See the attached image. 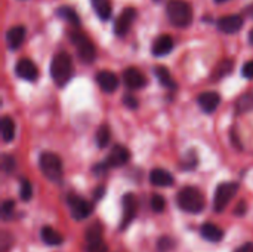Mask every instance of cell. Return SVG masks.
<instances>
[{
	"label": "cell",
	"instance_id": "16",
	"mask_svg": "<svg viewBox=\"0 0 253 252\" xmlns=\"http://www.w3.org/2000/svg\"><path fill=\"white\" fill-rule=\"evenodd\" d=\"M197 102L205 113H213L218 108V105L221 104V97L218 92L208 91V92H203L199 95Z\"/></svg>",
	"mask_w": 253,
	"mask_h": 252
},
{
	"label": "cell",
	"instance_id": "37",
	"mask_svg": "<svg viewBox=\"0 0 253 252\" xmlns=\"http://www.w3.org/2000/svg\"><path fill=\"white\" fill-rule=\"evenodd\" d=\"M234 252H253V244L252 242H248V244L242 245L240 248H237Z\"/></svg>",
	"mask_w": 253,
	"mask_h": 252
},
{
	"label": "cell",
	"instance_id": "6",
	"mask_svg": "<svg viewBox=\"0 0 253 252\" xmlns=\"http://www.w3.org/2000/svg\"><path fill=\"white\" fill-rule=\"evenodd\" d=\"M70 40L73 42V45L77 49V55L82 61L84 62H92L96 56V49L93 46V43L80 31H73L70 34Z\"/></svg>",
	"mask_w": 253,
	"mask_h": 252
},
{
	"label": "cell",
	"instance_id": "12",
	"mask_svg": "<svg viewBox=\"0 0 253 252\" xmlns=\"http://www.w3.org/2000/svg\"><path fill=\"white\" fill-rule=\"evenodd\" d=\"M15 71H16V74L21 79L28 80V82H34L37 79V76H39V71H37L36 64L31 59H28V58L19 59L16 62V65H15Z\"/></svg>",
	"mask_w": 253,
	"mask_h": 252
},
{
	"label": "cell",
	"instance_id": "8",
	"mask_svg": "<svg viewBox=\"0 0 253 252\" xmlns=\"http://www.w3.org/2000/svg\"><path fill=\"white\" fill-rule=\"evenodd\" d=\"M68 205H70L71 217L74 220H77V221L86 220L93 211V205L90 202H87L86 199L79 198V196H70L68 198Z\"/></svg>",
	"mask_w": 253,
	"mask_h": 252
},
{
	"label": "cell",
	"instance_id": "17",
	"mask_svg": "<svg viewBox=\"0 0 253 252\" xmlns=\"http://www.w3.org/2000/svg\"><path fill=\"white\" fill-rule=\"evenodd\" d=\"M150 183L156 187H170L175 183V178L169 171L156 168L150 172Z\"/></svg>",
	"mask_w": 253,
	"mask_h": 252
},
{
	"label": "cell",
	"instance_id": "31",
	"mask_svg": "<svg viewBox=\"0 0 253 252\" xmlns=\"http://www.w3.org/2000/svg\"><path fill=\"white\" fill-rule=\"evenodd\" d=\"M231 70H233V62H231L230 59H225V61H222V62L218 65V68H216V71H215V77H216V79L224 77V76L230 74Z\"/></svg>",
	"mask_w": 253,
	"mask_h": 252
},
{
	"label": "cell",
	"instance_id": "21",
	"mask_svg": "<svg viewBox=\"0 0 253 252\" xmlns=\"http://www.w3.org/2000/svg\"><path fill=\"white\" fill-rule=\"evenodd\" d=\"M40 238H42L43 244L47 245V247H58V245H61V244L64 242V238H62L55 229H52V227H49V226H44V227L42 229Z\"/></svg>",
	"mask_w": 253,
	"mask_h": 252
},
{
	"label": "cell",
	"instance_id": "39",
	"mask_svg": "<svg viewBox=\"0 0 253 252\" xmlns=\"http://www.w3.org/2000/svg\"><path fill=\"white\" fill-rule=\"evenodd\" d=\"M246 12H248V15H251V16L253 18V3L251 4V6H248V7H246Z\"/></svg>",
	"mask_w": 253,
	"mask_h": 252
},
{
	"label": "cell",
	"instance_id": "19",
	"mask_svg": "<svg viewBox=\"0 0 253 252\" xmlns=\"http://www.w3.org/2000/svg\"><path fill=\"white\" fill-rule=\"evenodd\" d=\"M172 49H173V39L168 34H163L156 39V42L153 43L151 52L156 56H165V55L170 53Z\"/></svg>",
	"mask_w": 253,
	"mask_h": 252
},
{
	"label": "cell",
	"instance_id": "32",
	"mask_svg": "<svg viewBox=\"0 0 253 252\" xmlns=\"http://www.w3.org/2000/svg\"><path fill=\"white\" fill-rule=\"evenodd\" d=\"M13 208H15V202L13 201H4L3 202V205H1V215H3L4 220L12 217Z\"/></svg>",
	"mask_w": 253,
	"mask_h": 252
},
{
	"label": "cell",
	"instance_id": "34",
	"mask_svg": "<svg viewBox=\"0 0 253 252\" xmlns=\"http://www.w3.org/2000/svg\"><path fill=\"white\" fill-rule=\"evenodd\" d=\"M13 166H15V160H13V157L12 156H3V168H4V171L6 172H10V171H13Z\"/></svg>",
	"mask_w": 253,
	"mask_h": 252
},
{
	"label": "cell",
	"instance_id": "33",
	"mask_svg": "<svg viewBox=\"0 0 253 252\" xmlns=\"http://www.w3.org/2000/svg\"><path fill=\"white\" fill-rule=\"evenodd\" d=\"M242 74H243V77H246V79H253V59L252 61H248V62L243 65Z\"/></svg>",
	"mask_w": 253,
	"mask_h": 252
},
{
	"label": "cell",
	"instance_id": "13",
	"mask_svg": "<svg viewBox=\"0 0 253 252\" xmlns=\"http://www.w3.org/2000/svg\"><path fill=\"white\" fill-rule=\"evenodd\" d=\"M123 82H125L126 88H129V89H141L147 85L145 76L135 67L126 68L123 71Z\"/></svg>",
	"mask_w": 253,
	"mask_h": 252
},
{
	"label": "cell",
	"instance_id": "35",
	"mask_svg": "<svg viewBox=\"0 0 253 252\" xmlns=\"http://www.w3.org/2000/svg\"><path fill=\"white\" fill-rule=\"evenodd\" d=\"M125 104L129 107V108H132V110H135L136 107H138V101H136V98L135 97H132V95H125Z\"/></svg>",
	"mask_w": 253,
	"mask_h": 252
},
{
	"label": "cell",
	"instance_id": "27",
	"mask_svg": "<svg viewBox=\"0 0 253 252\" xmlns=\"http://www.w3.org/2000/svg\"><path fill=\"white\" fill-rule=\"evenodd\" d=\"M110 138H111V132H110V128L108 125H101L96 131V144L99 149H105L110 143Z\"/></svg>",
	"mask_w": 253,
	"mask_h": 252
},
{
	"label": "cell",
	"instance_id": "15",
	"mask_svg": "<svg viewBox=\"0 0 253 252\" xmlns=\"http://www.w3.org/2000/svg\"><path fill=\"white\" fill-rule=\"evenodd\" d=\"M96 82H98L99 88L107 94H113L119 88V77L113 71L101 70L96 74Z\"/></svg>",
	"mask_w": 253,
	"mask_h": 252
},
{
	"label": "cell",
	"instance_id": "10",
	"mask_svg": "<svg viewBox=\"0 0 253 252\" xmlns=\"http://www.w3.org/2000/svg\"><path fill=\"white\" fill-rule=\"evenodd\" d=\"M122 206H123V215H122V224H120V230H125L135 218L136 211H138V202L135 195L132 193H126L122 199Z\"/></svg>",
	"mask_w": 253,
	"mask_h": 252
},
{
	"label": "cell",
	"instance_id": "18",
	"mask_svg": "<svg viewBox=\"0 0 253 252\" xmlns=\"http://www.w3.org/2000/svg\"><path fill=\"white\" fill-rule=\"evenodd\" d=\"M25 33H27L25 31V27H22V25H15V27L9 28L7 33H6L7 48L10 50H16L22 45V42L25 39Z\"/></svg>",
	"mask_w": 253,
	"mask_h": 252
},
{
	"label": "cell",
	"instance_id": "29",
	"mask_svg": "<svg viewBox=\"0 0 253 252\" xmlns=\"http://www.w3.org/2000/svg\"><path fill=\"white\" fill-rule=\"evenodd\" d=\"M175 245H176V244H175V241H173L172 238L165 236V238H160V239H159V242H157V250H159V252H169L175 248Z\"/></svg>",
	"mask_w": 253,
	"mask_h": 252
},
{
	"label": "cell",
	"instance_id": "26",
	"mask_svg": "<svg viewBox=\"0 0 253 252\" xmlns=\"http://www.w3.org/2000/svg\"><path fill=\"white\" fill-rule=\"evenodd\" d=\"M56 15L62 19H65L67 22H70L71 25H79L80 24V18L77 15V12L71 7V6H61L56 9Z\"/></svg>",
	"mask_w": 253,
	"mask_h": 252
},
{
	"label": "cell",
	"instance_id": "11",
	"mask_svg": "<svg viewBox=\"0 0 253 252\" xmlns=\"http://www.w3.org/2000/svg\"><path fill=\"white\" fill-rule=\"evenodd\" d=\"M243 16L240 15H228V16H222L218 19L216 27L219 31L225 33V34H236L243 28Z\"/></svg>",
	"mask_w": 253,
	"mask_h": 252
},
{
	"label": "cell",
	"instance_id": "38",
	"mask_svg": "<svg viewBox=\"0 0 253 252\" xmlns=\"http://www.w3.org/2000/svg\"><path fill=\"white\" fill-rule=\"evenodd\" d=\"M102 195H104V187H98L96 192L93 193V196L96 198V201H99V199L102 198Z\"/></svg>",
	"mask_w": 253,
	"mask_h": 252
},
{
	"label": "cell",
	"instance_id": "2",
	"mask_svg": "<svg viewBox=\"0 0 253 252\" xmlns=\"http://www.w3.org/2000/svg\"><path fill=\"white\" fill-rule=\"evenodd\" d=\"M176 203L184 212L190 214H200L205 209V196L197 187H184L176 196Z\"/></svg>",
	"mask_w": 253,
	"mask_h": 252
},
{
	"label": "cell",
	"instance_id": "4",
	"mask_svg": "<svg viewBox=\"0 0 253 252\" xmlns=\"http://www.w3.org/2000/svg\"><path fill=\"white\" fill-rule=\"evenodd\" d=\"M39 166L42 174L52 183H61L64 177V168H62V160L58 154L46 151L42 153L39 159Z\"/></svg>",
	"mask_w": 253,
	"mask_h": 252
},
{
	"label": "cell",
	"instance_id": "42",
	"mask_svg": "<svg viewBox=\"0 0 253 252\" xmlns=\"http://www.w3.org/2000/svg\"><path fill=\"white\" fill-rule=\"evenodd\" d=\"M154 1H157V3H160V1H163V0H154Z\"/></svg>",
	"mask_w": 253,
	"mask_h": 252
},
{
	"label": "cell",
	"instance_id": "36",
	"mask_svg": "<svg viewBox=\"0 0 253 252\" xmlns=\"http://www.w3.org/2000/svg\"><path fill=\"white\" fill-rule=\"evenodd\" d=\"M236 214L240 215V217L246 214V202H245V201H240V202H239V205H237V208H236Z\"/></svg>",
	"mask_w": 253,
	"mask_h": 252
},
{
	"label": "cell",
	"instance_id": "7",
	"mask_svg": "<svg viewBox=\"0 0 253 252\" xmlns=\"http://www.w3.org/2000/svg\"><path fill=\"white\" fill-rule=\"evenodd\" d=\"M86 245L87 252H108V248L102 239V227L95 223L86 230Z\"/></svg>",
	"mask_w": 253,
	"mask_h": 252
},
{
	"label": "cell",
	"instance_id": "28",
	"mask_svg": "<svg viewBox=\"0 0 253 252\" xmlns=\"http://www.w3.org/2000/svg\"><path fill=\"white\" fill-rule=\"evenodd\" d=\"M33 196V187H31V183L27 180V178H22L21 180V184H19V198L24 201V202H28Z\"/></svg>",
	"mask_w": 253,
	"mask_h": 252
},
{
	"label": "cell",
	"instance_id": "24",
	"mask_svg": "<svg viewBox=\"0 0 253 252\" xmlns=\"http://www.w3.org/2000/svg\"><path fill=\"white\" fill-rule=\"evenodd\" d=\"M154 73H156V77L159 79V82L162 83V86H165L168 89H176L178 88L176 83H175V80L172 79V76H170V73H169V70L166 67L159 65V67L154 68Z\"/></svg>",
	"mask_w": 253,
	"mask_h": 252
},
{
	"label": "cell",
	"instance_id": "41",
	"mask_svg": "<svg viewBox=\"0 0 253 252\" xmlns=\"http://www.w3.org/2000/svg\"><path fill=\"white\" fill-rule=\"evenodd\" d=\"M216 3H224V1H228V0H215Z\"/></svg>",
	"mask_w": 253,
	"mask_h": 252
},
{
	"label": "cell",
	"instance_id": "9",
	"mask_svg": "<svg viewBox=\"0 0 253 252\" xmlns=\"http://www.w3.org/2000/svg\"><path fill=\"white\" fill-rule=\"evenodd\" d=\"M136 9L135 7H126L122 10L120 16L114 22V33L117 37H125L127 31L130 30L133 21L136 19Z\"/></svg>",
	"mask_w": 253,
	"mask_h": 252
},
{
	"label": "cell",
	"instance_id": "25",
	"mask_svg": "<svg viewBox=\"0 0 253 252\" xmlns=\"http://www.w3.org/2000/svg\"><path fill=\"white\" fill-rule=\"evenodd\" d=\"M236 111L239 114H245L253 111V91L245 92L236 102Z\"/></svg>",
	"mask_w": 253,
	"mask_h": 252
},
{
	"label": "cell",
	"instance_id": "1",
	"mask_svg": "<svg viewBox=\"0 0 253 252\" xmlns=\"http://www.w3.org/2000/svg\"><path fill=\"white\" fill-rule=\"evenodd\" d=\"M50 76L56 86H65L73 77V61L67 52H58L50 62Z\"/></svg>",
	"mask_w": 253,
	"mask_h": 252
},
{
	"label": "cell",
	"instance_id": "5",
	"mask_svg": "<svg viewBox=\"0 0 253 252\" xmlns=\"http://www.w3.org/2000/svg\"><path fill=\"white\" fill-rule=\"evenodd\" d=\"M239 192V184L237 183H221L216 187L215 192V198H213V209L216 212H222L225 211V208L230 205V202L234 199V196Z\"/></svg>",
	"mask_w": 253,
	"mask_h": 252
},
{
	"label": "cell",
	"instance_id": "40",
	"mask_svg": "<svg viewBox=\"0 0 253 252\" xmlns=\"http://www.w3.org/2000/svg\"><path fill=\"white\" fill-rule=\"evenodd\" d=\"M249 43L253 45V30H251V33H249Z\"/></svg>",
	"mask_w": 253,
	"mask_h": 252
},
{
	"label": "cell",
	"instance_id": "30",
	"mask_svg": "<svg viewBox=\"0 0 253 252\" xmlns=\"http://www.w3.org/2000/svg\"><path fill=\"white\" fill-rule=\"evenodd\" d=\"M166 208V201L163 199V196L160 195H154L151 198V209L157 214H162Z\"/></svg>",
	"mask_w": 253,
	"mask_h": 252
},
{
	"label": "cell",
	"instance_id": "23",
	"mask_svg": "<svg viewBox=\"0 0 253 252\" xmlns=\"http://www.w3.org/2000/svg\"><path fill=\"white\" fill-rule=\"evenodd\" d=\"M0 131H1V138L4 143H10L15 138V122L9 116H3L0 122Z\"/></svg>",
	"mask_w": 253,
	"mask_h": 252
},
{
	"label": "cell",
	"instance_id": "14",
	"mask_svg": "<svg viewBox=\"0 0 253 252\" xmlns=\"http://www.w3.org/2000/svg\"><path fill=\"white\" fill-rule=\"evenodd\" d=\"M129 157H130L129 150H127L125 146L117 144V146H114V147L111 149V151H110V154H108V159H107L105 162H107V165H108L110 168H117V166L126 165L127 160H129Z\"/></svg>",
	"mask_w": 253,
	"mask_h": 252
},
{
	"label": "cell",
	"instance_id": "22",
	"mask_svg": "<svg viewBox=\"0 0 253 252\" xmlns=\"http://www.w3.org/2000/svg\"><path fill=\"white\" fill-rule=\"evenodd\" d=\"M92 7L99 16V19L107 21L113 13V6L110 0H92Z\"/></svg>",
	"mask_w": 253,
	"mask_h": 252
},
{
	"label": "cell",
	"instance_id": "3",
	"mask_svg": "<svg viewBox=\"0 0 253 252\" xmlns=\"http://www.w3.org/2000/svg\"><path fill=\"white\" fill-rule=\"evenodd\" d=\"M166 13L170 24L178 28H187L193 22V9L185 0H169Z\"/></svg>",
	"mask_w": 253,
	"mask_h": 252
},
{
	"label": "cell",
	"instance_id": "20",
	"mask_svg": "<svg viewBox=\"0 0 253 252\" xmlns=\"http://www.w3.org/2000/svg\"><path fill=\"white\" fill-rule=\"evenodd\" d=\"M200 235L203 239H206L208 242H221L222 238H224V230L221 227H218L216 224H212V223H206L202 226L200 229Z\"/></svg>",
	"mask_w": 253,
	"mask_h": 252
}]
</instances>
